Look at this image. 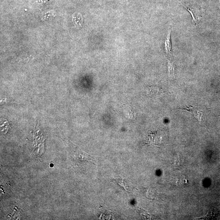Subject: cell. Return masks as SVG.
Returning <instances> with one entry per match:
<instances>
[{"mask_svg":"<svg viewBox=\"0 0 220 220\" xmlns=\"http://www.w3.org/2000/svg\"><path fill=\"white\" fill-rule=\"evenodd\" d=\"M117 182H118V183H119L120 185L123 187L125 190H127V191L128 190V188L127 187V185H126V184H125V182H124V180L119 179V180H117Z\"/></svg>","mask_w":220,"mask_h":220,"instance_id":"cell-4","label":"cell"},{"mask_svg":"<svg viewBox=\"0 0 220 220\" xmlns=\"http://www.w3.org/2000/svg\"><path fill=\"white\" fill-rule=\"evenodd\" d=\"M170 31L169 32L168 35L165 41V50L167 56H168V59L172 60L173 58L172 55V50L171 47V42Z\"/></svg>","mask_w":220,"mask_h":220,"instance_id":"cell-2","label":"cell"},{"mask_svg":"<svg viewBox=\"0 0 220 220\" xmlns=\"http://www.w3.org/2000/svg\"><path fill=\"white\" fill-rule=\"evenodd\" d=\"M75 147L73 145V147L69 148L68 150L70 157L73 159V162L76 163L75 164L77 165H83L84 164L83 163L84 162L93 163L94 161L93 157L84 153Z\"/></svg>","mask_w":220,"mask_h":220,"instance_id":"cell-1","label":"cell"},{"mask_svg":"<svg viewBox=\"0 0 220 220\" xmlns=\"http://www.w3.org/2000/svg\"><path fill=\"white\" fill-rule=\"evenodd\" d=\"M169 74L170 77H173L174 76V65L171 60L169 59Z\"/></svg>","mask_w":220,"mask_h":220,"instance_id":"cell-3","label":"cell"}]
</instances>
